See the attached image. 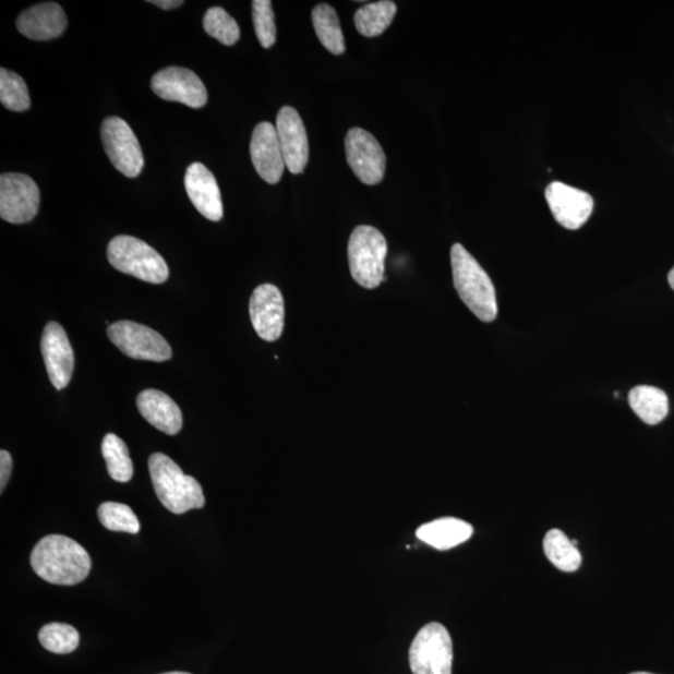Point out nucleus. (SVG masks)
I'll list each match as a JSON object with an SVG mask.
<instances>
[{
    "mask_svg": "<svg viewBox=\"0 0 674 674\" xmlns=\"http://www.w3.org/2000/svg\"><path fill=\"white\" fill-rule=\"evenodd\" d=\"M137 410L152 426L174 436L183 428V413L167 394L145 390L137 396Z\"/></svg>",
    "mask_w": 674,
    "mask_h": 674,
    "instance_id": "nucleus-19",
    "label": "nucleus"
},
{
    "mask_svg": "<svg viewBox=\"0 0 674 674\" xmlns=\"http://www.w3.org/2000/svg\"><path fill=\"white\" fill-rule=\"evenodd\" d=\"M253 21L256 37L262 47L272 48L276 41V25L270 0H254Z\"/></svg>",
    "mask_w": 674,
    "mask_h": 674,
    "instance_id": "nucleus-30",
    "label": "nucleus"
},
{
    "mask_svg": "<svg viewBox=\"0 0 674 674\" xmlns=\"http://www.w3.org/2000/svg\"><path fill=\"white\" fill-rule=\"evenodd\" d=\"M39 641L49 652L67 654L74 652L80 646V634L71 625L56 622L39 630Z\"/></svg>",
    "mask_w": 674,
    "mask_h": 674,
    "instance_id": "nucleus-27",
    "label": "nucleus"
},
{
    "mask_svg": "<svg viewBox=\"0 0 674 674\" xmlns=\"http://www.w3.org/2000/svg\"><path fill=\"white\" fill-rule=\"evenodd\" d=\"M630 674H652V673H647V672H635V673H630Z\"/></svg>",
    "mask_w": 674,
    "mask_h": 674,
    "instance_id": "nucleus-35",
    "label": "nucleus"
},
{
    "mask_svg": "<svg viewBox=\"0 0 674 674\" xmlns=\"http://www.w3.org/2000/svg\"><path fill=\"white\" fill-rule=\"evenodd\" d=\"M104 151L112 166L128 178L141 176L144 168V155L140 141L125 120L110 117L101 125Z\"/></svg>",
    "mask_w": 674,
    "mask_h": 674,
    "instance_id": "nucleus-7",
    "label": "nucleus"
},
{
    "mask_svg": "<svg viewBox=\"0 0 674 674\" xmlns=\"http://www.w3.org/2000/svg\"><path fill=\"white\" fill-rule=\"evenodd\" d=\"M452 266L455 289L464 304L481 322H494L498 306L494 282L488 273L461 244L452 249Z\"/></svg>",
    "mask_w": 674,
    "mask_h": 674,
    "instance_id": "nucleus-2",
    "label": "nucleus"
},
{
    "mask_svg": "<svg viewBox=\"0 0 674 674\" xmlns=\"http://www.w3.org/2000/svg\"><path fill=\"white\" fill-rule=\"evenodd\" d=\"M101 453L107 462L109 477L118 482L131 481L134 466L129 456V449L122 438L115 434H108L103 440Z\"/></svg>",
    "mask_w": 674,
    "mask_h": 674,
    "instance_id": "nucleus-25",
    "label": "nucleus"
},
{
    "mask_svg": "<svg viewBox=\"0 0 674 674\" xmlns=\"http://www.w3.org/2000/svg\"><path fill=\"white\" fill-rule=\"evenodd\" d=\"M99 521L110 531L137 533L141 531V523L127 505L118 503H104L98 508Z\"/></svg>",
    "mask_w": 674,
    "mask_h": 674,
    "instance_id": "nucleus-29",
    "label": "nucleus"
},
{
    "mask_svg": "<svg viewBox=\"0 0 674 674\" xmlns=\"http://www.w3.org/2000/svg\"><path fill=\"white\" fill-rule=\"evenodd\" d=\"M0 101L12 111H25L31 108L27 84L23 77L5 68L0 69Z\"/></svg>",
    "mask_w": 674,
    "mask_h": 674,
    "instance_id": "nucleus-28",
    "label": "nucleus"
},
{
    "mask_svg": "<svg viewBox=\"0 0 674 674\" xmlns=\"http://www.w3.org/2000/svg\"><path fill=\"white\" fill-rule=\"evenodd\" d=\"M275 128L278 132L285 166L291 174H301L309 161V141L299 112L291 107L281 108L276 118Z\"/></svg>",
    "mask_w": 674,
    "mask_h": 674,
    "instance_id": "nucleus-14",
    "label": "nucleus"
},
{
    "mask_svg": "<svg viewBox=\"0 0 674 674\" xmlns=\"http://www.w3.org/2000/svg\"><path fill=\"white\" fill-rule=\"evenodd\" d=\"M250 154L257 174L269 184H278L285 167L278 132L272 123L263 122L254 129Z\"/></svg>",
    "mask_w": 674,
    "mask_h": 674,
    "instance_id": "nucleus-16",
    "label": "nucleus"
},
{
    "mask_svg": "<svg viewBox=\"0 0 674 674\" xmlns=\"http://www.w3.org/2000/svg\"><path fill=\"white\" fill-rule=\"evenodd\" d=\"M472 533L473 527L470 523L454 517L438 518V520L422 525L417 532L422 542L440 551L459 546L469 541Z\"/></svg>",
    "mask_w": 674,
    "mask_h": 674,
    "instance_id": "nucleus-20",
    "label": "nucleus"
},
{
    "mask_svg": "<svg viewBox=\"0 0 674 674\" xmlns=\"http://www.w3.org/2000/svg\"><path fill=\"white\" fill-rule=\"evenodd\" d=\"M345 151L353 174L362 183H382L386 170V155L374 135L361 128L350 129L345 137Z\"/></svg>",
    "mask_w": 674,
    "mask_h": 674,
    "instance_id": "nucleus-10",
    "label": "nucleus"
},
{
    "mask_svg": "<svg viewBox=\"0 0 674 674\" xmlns=\"http://www.w3.org/2000/svg\"><path fill=\"white\" fill-rule=\"evenodd\" d=\"M413 674H452L453 639L445 626L432 622L414 637L409 652Z\"/></svg>",
    "mask_w": 674,
    "mask_h": 674,
    "instance_id": "nucleus-6",
    "label": "nucleus"
},
{
    "mask_svg": "<svg viewBox=\"0 0 674 674\" xmlns=\"http://www.w3.org/2000/svg\"><path fill=\"white\" fill-rule=\"evenodd\" d=\"M546 201L553 218L568 230L583 227L593 212V198L583 190L576 189L561 181H553L546 188Z\"/></svg>",
    "mask_w": 674,
    "mask_h": 674,
    "instance_id": "nucleus-12",
    "label": "nucleus"
},
{
    "mask_svg": "<svg viewBox=\"0 0 674 674\" xmlns=\"http://www.w3.org/2000/svg\"><path fill=\"white\" fill-rule=\"evenodd\" d=\"M152 89L159 98L177 101L194 109L207 103V92L201 77L186 68L170 67L153 76Z\"/></svg>",
    "mask_w": 674,
    "mask_h": 674,
    "instance_id": "nucleus-11",
    "label": "nucleus"
},
{
    "mask_svg": "<svg viewBox=\"0 0 674 674\" xmlns=\"http://www.w3.org/2000/svg\"><path fill=\"white\" fill-rule=\"evenodd\" d=\"M41 353L50 383L62 390L71 383L74 371V351L64 328L49 323L41 337Z\"/></svg>",
    "mask_w": 674,
    "mask_h": 674,
    "instance_id": "nucleus-15",
    "label": "nucleus"
},
{
    "mask_svg": "<svg viewBox=\"0 0 674 674\" xmlns=\"http://www.w3.org/2000/svg\"><path fill=\"white\" fill-rule=\"evenodd\" d=\"M40 204L39 188L31 177L7 172L0 177V216L11 224L36 218Z\"/></svg>",
    "mask_w": 674,
    "mask_h": 674,
    "instance_id": "nucleus-9",
    "label": "nucleus"
},
{
    "mask_svg": "<svg viewBox=\"0 0 674 674\" xmlns=\"http://www.w3.org/2000/svg\"><path fill=\"white\" fill-rule=\"evenodd\" d=\"M13 469L12 456L10 453L2 449L0 452V491H4L8 481H10Z\"/></svg>",
    "mask_w": 674,
    "mask_h": 674,
    "instance_id": "nucleus-31",
    "label": "nucleus"
},
{
    "mask_svg": "<svg viewBox=\"0 0 674 674\" xmlns=\"http://www.w3.org/2000/svg\"><path fill=\"white\" fill-rule=\"evenodd\" d=\"M67 15L57 3H40L24 11L16 20V28L33 40L56 39L67 29Z\"/></svg>",
    "mask_w": 674,
    "mask_h": 674,
    "instance_id": "nucleus-18",
    "label": "nucleus"
},
{
    "mask_svg": "<svg viewBox=\"0 0 674 674\" xmlns=\"http://www.w3.org/2000/svg\"><path fill=\"white\" fill-rule=\"evenodd\" d=\"M188 196L196 210L212 221L222 219L221 193L213 172L202 163H193L185 172Z\"/></svg>",
    "mask_w": 674,
    "mask_h": 674,
    "instance_id": "nucleus-17",
    "label": "nucleus"
},
{
    "mask_svg": "<svg viewBox=\"0 0 674 674\" xmlns=\"http://www.w3.org/2000/svg\"><path fill=\"white\" fill-rule=\"evenodd\" d=\"M630 408L647 425H657L667 417L670 411L669 396L661 388L653 386H636L628 395Z\"/></svg>",
    "mask_w": 674,
    "mask_h": 674,
    "instance_id": "nucleus-21",
    "label": "nucleus"
},
{
    "mask_svg": "<svg viewBox=\"0 0 674 674\" xmlns=\"http://www.w3.org/2000/svg\"><path fill=\"white\" fill-rule=\"evenodd\" d=\"M396 13L397 5L392 0H382L361 7L353 16V22L361 36L374 38L382 36L390 27Z\"/></svg>",
    "mask_w": 674,
    "mask_h": 674,
    "instance_id": "nucleus-23",
    "label": "nucleus"
},
{
    "mask_svg": "<svg viewBox=\"0 0 674 674\" xmlns=\"http://www.w3.org/2000/svg\"><path fill=\"white\" fill-rule=\"evenodd\" d=\"M149 472L155 494L170 513L181 515L204 507L205 496L201 483L188 477L167 455L153 454Z\"/></svg>",
    "mask_w": 674,
    "mask_h": 674,
    "instance_id": "nucleus-3",
    "label": "nucleus"
},
{
    "mask_svg": "<svg viewBox=\"0 0 674 674\" xmlns=\"http://www.w3.org/2000/svg\"><path fill=\"white\" fill-rule=\"evenodd\" d=\"M204 31L224 46H234L240 39V28L234 19L222 8H210L204 15Z\"/></svg>",
    "mask_w": 674,
    "mask_h": 674,
    "instance_id": "nucleus-26",
    "label": "nucleus"
},
{
    "mask_svg": "<svg viewBox=\"0 0 674 674\" xmlns=\"http://www.w3.org/2000/svg\"><path fill=\"white\" fill-rule=\"evenodd\" d=\"M313 24L316 36L322 45L335 56H341L347 50L339 16L332 5L318 4L313 11Z\"/></svg>",
    "mask_w": 674,
    "mask_h": 674,
    "instance_id": "nucleus-24",
    "label": "nucleus"
},
{
    "mask_svg": "<svg viewBox=\"0 0 674 674\" xmlns=\"http://www.w3.org/2000/svg\"><path fill=\"white\" fill-rule=\"evenodd\" d=\"M543 551L551 564L561 571L575 573L582 564L581 552L573 540L558 529H553L544 535Z\"/></svg>",
    "mask_w": 674,
    "mask_h": 674,
    "instance_id": "nucleus-22",
    "label": "nucleus"
},
{
    "mask_svg": "<svg viewBox=\"0 0 674 674\" xmlns=\"http://www.w3.org/2000/svg\"><path fill=\"white\" fill-rule=\"evenodd\" d=\"M149 3L157 5L161 8V10L166 11L176 10V8L184 4L183 0H152V2Z\"/></svg>",
    "mask_w": 674,
    "mask_h": 674,
    "instance_id": "nucleus-32",
    "label": "nucleus"
},
{
    "mask_svg": "<svg viewBox=\"0 0 674 674\" xmlns=\"http://www.w3.org/2000/svg\"><path fill=\"white\" fill-rule=\"evenodd\" d=\"M163 674H192V673H188V672H169V673H163Z\"/></svg>",
    "mask_w": 674,
    "mask_h": 674,
    "instance_id": "nucleus-34",
    "label": "nucleus"
},
{
    "mask_svg": "<svg viewBox=\"0 0 674 674\" xmlns=\"http://www.w3.org/2000/svg\"><path fill=\"white\" fill-rule=\"evenodd\" d=\"M669 282L671 285V288L674 290V267L669 274Z\"/></svg>",
    "mask_w": 674,
    "mask_h": 674,
    "instance_id": "nucleus-33",
    "label": "nucleus"
},
{
    "mask_svg": "<svg viewBox=\"0 0 674 674\" xmlns=\"http://www.w3.org/2000/svg\"><path fill=\"white\" fill-rule=\"evenodd\" d=\"M250 318L258 336L265 341L280 339L285 323V305L281 291L272 284L257 287L250 299Z\"/></svg>",
    "mask_w": 674,
    "mask_h": 674,
    "instance_id": "nucleus-13",
    "label": "nucleus"
},
{
    "mask_svg": "<svg viewBox=\"0 0 674 674\" xmlns=\"http://www.w3.org/2000/svg\"><path fill=\"white\" fill-rule=\"evenodd\" d=\"M31 564L43 580L59 586L83 582L92 568L88 552L80 543L60 534L41 539L32 552Z\"/></svg>",
    "mask_w": 674,
    "mask_h": 674,
    "instance_id": "nucleus-1",
    "label": "nucleus"
},
{
    "mask_svg": "<svg viewBox=\"0 0 674 674\" xmlns=\"http://www.w3.org/2000/svg\"><path fill=\"white\" fill-rule=\"evenodd\" d=\"M108 336L127 357L163 362L171 359L170 345L148 326L133 322H118L108 327Z\"/></svg>",
    "mask_w": 674,
    "mask_h": 674,
    "instance_id": "nucleus-8",
    "label": "nucleus"
},
{
    "mask_svg": "<svg viewBox=\"0 0 674 674\" xmlns=\"http://www.w3.org/2000/svg\"><path fill=\"white\" fill-rule=\"evenodd\" d=\"M108 261L115 269L151 284H163L169 278L166 261L143 240L128 236L112 239L108 245Z\"/></svg>",
    "mask_w": 674,
    "mask_h": 674,
    "instance_id": "nucleus-5",
    "label": "nucleus"
},
{
    "mask_svg": "<svg viewBox=\"0 0 674 674\" xmlns=\"http://www.w3.org/2000/svg\"><path fill=\"white\" fill-rule=\"evenodd\" d=\"M352 279L373 290L385 281L387 241L383 232L369 225L353 229L348 248Z\"/></svg>",
    "mask_w": 674,
    "mask_h": 674,
    "instance_id": "nucleus-4",
    "label": "nucleus"
},
{
    "mask_svg": "<svg viewBox=\"0 0 674 674\" xmlns=\"http://www.w3.org/2000/svg\"><path fill=\"white\" fill-rule=\"evenodd\" d=\"M615 397H619V393H617V392H616V393H615Z\"/></svg>",
    "mask_w": 674,
    "mask_h": 674,
    "instance_id": "nucleus-36",
    "label": "nucleus"
}]
</instances>
